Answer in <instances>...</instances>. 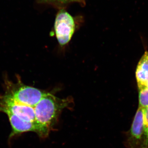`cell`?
I'll return each instance as SVG.
<instances>
[{
	"label": "cell",
	"instance_id": "8",
	"mask_svg": "<svg viewBox=\"0 0 148 148\" xmlns=\"http://www.w3.org/2000/svg\"><path fill=\"white\" fill-rule=\"evenodd\" d=\"M139 107L145 109L148 107V88L147 87L139 89Z\"/></svg>",
	"mask_w": 148,
	"mask_h": 148
},
{
	"label": "cell",
	"instance_id": "5",
	"mask_svg": "<svg viewBox=\"0 0 148 148\" xmlns=\"http://www.w3.org/2000/svg\"><path fill=\"white\" fill-rule=\"evenodd\" d=\"M46 92L31 86L20 85L6 94L18 103L34 108Z\"/></svg>",
	"mask_w": 148,
	"mask_h": 148
},
{
	"label": "cell",
	"instance_id": "9",
	"mask_svg": "<svg viewBox=\"0 0 148 148\" xmlns=\"http://www.w3.org/2000/svg\"><path fill=\"white\" fill-rule=\"evenodd\" d=\"M144 125L148 138V107L144 109Z\"/></svg>",
	"mask_w": 148,
	"mask_h": 148
},
{
	"label": "cell",
	"instance_id": "3",
	"mask_svg": "<svg viewBox=\"0 0 148 148\" xmlns=\"http://www.w3.org/2000/svg\"><path fill=\"white\" fill-rule=\"evenodd\" d=\"M75 28V24L73 16L64 10L59 11L56 18L54 30L60 45H65L70 41Z\"/></svg>",
	"mask_w": 148,
	"mask_h": 148
},
{
	"label": "cell",
	"instance_id": "12",
	"mask_svg": "<svg viewBox=\"0 0 148 148\" xmlns=\"http://www.w3.org/2000/svg\"><path fill=\"white\" fill-rule=\"evenodd\" d=\"M147 87L148 88V81H147Z\"/></svg>",
	"mask_w": 148,
	"mask_h": 148
},
{
	"label": "cell",
	"instance_id": "1",
	"mask_svg": "<svg viewBox=\"0 0 148 148\" xmlns=\"http://www.w3.org/2000/svg\"><path fill=\"white\" fill-rule=\"evenodd\" d=\"M69 99H61L46 92L34 107L35 132L40 137L45 138L53 130L62 111L70 105Z\"/></svg>",
	"mask_w": 148,
	"mask_h": 148
},
{
	"label": "cell",
	"instance_id": "11",
	"mask_svg": "<svg viewBox=\"0 0 148 148\" xmlns=\"http://www.w3.org/2000/svg\"><path fill=\"white\" fill-rule=\"evenodd\" d=\"M43 1H57V0H42Z\"/></svg>",
	"mask_w": 148,
	"mask_h": 148
},
{
	"label": "cell",
	"instance_id": "7",
	"mask_svg": "<svg viewBox=\"0 0 148 148\" xmlns=\"http://www.w3.org/2000/svg\"><path fill=\"white\" fill-rule=\"evenodd\" d=\"M136 77L139 89L147 87L148 80V51H146L138 63Z\"/></svg>",
	"mask_w": 148,
	"mask_h": 148
},
{
	"label": "cell",
	"instance_id": "10",
	"mask_svg": "<svg viewBox=\"0 0 148 148\" xmlns=\"http://www.w3.org/2000/svg\"><path fill=\"white\" fill-rule=\"evenodd\" d=\"M57 1L60 2L64 3L71 2H76L80 3L82 4H85V0H57Z\"/></svg>",
	"mask_w": 148,
	"mask_h": 148
},
{
	"label": "cell",
	"instance_id": "6",
	"mask_svg": "<svg viewBox=\"0 0 148 148\" xmlns=\"http://www.w3.org/2000/svg\"><path fill=\"white\" fill-rule=\"evenodd\" d=\"M8 116L12 131L11 136L21 134L23 132L33 131L35 132L34 123L26 121L18 117L9 112L5 113Z\"/></svg>",
	"mask_w": 148,
	"mask_h": 148
},
{
	"label": "cell",
	"instance_id": "4",
	"mask_svg": "<svg viewBox=\"0 0 148 148\" xmlns=\"http://www.w3.org/2000/svg\"><path fill=\"white\" fill-rule=\"evenodd\" d=\"M0 112L10 113L24 120L34 123L35 121L34 108L16 102L7 94L0 101Z\"/></svg>",
	"mask_w": 148,
	"mask_h": 148
},
{
	"label": "cell",
	"instance_id": "2",
	"mask_svg": "<svg viewBox=\"0 0 148 148\" xmlns=\"http://www.w3.org/2000/svg\"><path fill=\"white\" fill-rule=\"evenodd\" d=\"M144 109L138 108L126 135L127 148H148V138L144 125Z\"/></svg>",
	"mask_w": 148,
	"mask_h": 148
}]
</instances>
